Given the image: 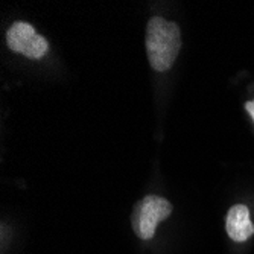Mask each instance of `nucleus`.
<instances>
[{
	"label": "nucleus",
	"instance_id": "f257e3e1",
	"mask_svg": "<svg viewBox=\"0 0 254 254\" xmlns=\"http://www.w3.org/2000/svg\"><path fill=\"white\" fill-rule=\"evenodd\" d=\"M146 52L155 72H168L181 49V32L177 23L152 17L146 26Z\"/></svg>",
	"mask_w": 254,
	"mask_h": 254
},
{
	"label": "nucleus",
	"instance_id": "f03ea898",
	"mask_svg": "<svg viewBox=\"0 0 254 254\" xmlns=\"http://www.w3.org/2000/svg\"><path fill=\"white\" fill-rule=\"evenodd\" d=\"M172 213V204L157 195H148L138 201L131 213V225L134 233L143 239H152L157 225L169 218Z\"/></svg>",
	"mask_w": 254,
	"mask_h": 254
},
{
	"label": "nucleus",
	"instance_id": "39448f33",
	"mask_svg": "<svg viewBox=\"0 0 254 254\" xmlns=\"http://www.w3.org/2000/svg\"><path fill=\"white\" fill-rule=\"evenodd\" d=\"M245 110H247V113L251 116V119L254 121V101H248L245 104Z\"/></svg>",
	"mask_w": 254,
	"mask_h": 254
},
{
	"label": "nucleus",
	"instance_id": "20e7f679",
	"mask_svg": "<svg viewBox=\"0 0 254 254\" xmlns=\"http://www.w3.org/2000/svg\"><path fill=\"white\" fill-rule=\"evenodd\" d=\"M225 230L230 239L235 242H245L253 236L254 225L250 219V210L244 204H236L227 212L225 216Z\"/></svg>",
	"mask_w": 254,
	"mask_h": 254
},
{
	"label": "nucleus",
	"instance_id": "7ed1b4c3",
	"mask_svg": "<svg viewBox=\"0 0 254 254\" xmlns=\"http://www.w3.org/2000/svg\"><path fill=\"white\" fill-rule=\"evenodd\" d=\"M8 48L31 60H40L49 51V43L44 37L38 35L35 28L25 21H15L6 32Z\"/></svg>",
	"mask_w": 254,
	"mask_h": 254
}]
</instances>
